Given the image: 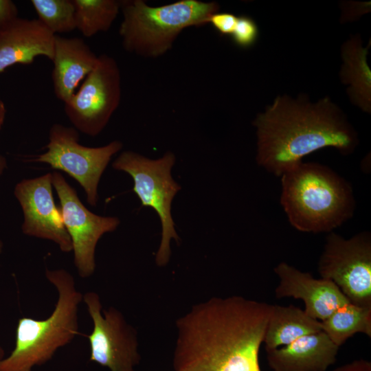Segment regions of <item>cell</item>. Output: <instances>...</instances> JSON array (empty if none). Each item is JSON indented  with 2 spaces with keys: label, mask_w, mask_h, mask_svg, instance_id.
Segmentation results:
<instances>
[{
  "label": "cell",
  "mask_w": 371,
  "mask_h": 371,
  "mask_svg": "<svg viewBox=\"0 0 371 371\" xmlns=\"http://www.w3.org/2000/svg\"><path fill=\"white\" fill-rule=\"evenodd\" d=\"M271 305L233 295L192 306L176 322L175 371H262Z\"/></svg>",
  "instance_id": "6da1fadb"
},
{
  "label": "cell",
  "mask_w": 371,
  "mask_h": 371,
  "mask_svg": "<svg viewBox=\"0 0 371 371\" xmlns=\"http://www.w3.org/2000/svg\"><path fill=\"white\" fill-rule=\"evenodd\" d=\"M253 125L257 164L277 177L319 149L332 147L348 155L359 144L357 132L329 97L313 102L303 94L278 95Z\"/></svg>",
  "instance_id": "7a4b0ae2"
},
{
  "label": "cell",
  "mask_w": 371,
  "mask_h": 371,
  "mask_svg": "<svg viewBox=\"0 0 371 371\" xmlns=\"http://www.w3.org/2000/svg\"><path fill=\"white\" fill-rule=\"evenodd\" d=\"M280 177V202L295 229L329 233L353 216L351 184L327 166L301 161Z\"/></svg>",
  "instance_id": "3957f363"
},
{
  "label": "cell",
  "mask_w": 371,
  "mask_h": 371,
  "mask_svg": "<svg viewBox=\"0 0 371 371\" xmlns=\"http://www.w3.org/2000/svg\"><path fill=\"white\" fill-rule=\"evenodd\" d=\"M45 276L58 293L54 311L44 319L23 317L16 328L14 348L0 360V371H32L50 360L78 334V307L82 294L71 273L46 269Z\"/></svg>",
  "instance_id": "277c9868"
},
{
  "label": "cell",
  "mask_w": 371,
  "mask_h": 371,
  "mask_svg": "<svg viewBox=\"0 0 371 371\" xmlns=\"http://www.w3.org/2000/svg\"><path fill=\"white\" fill-rule=\"evenodd\" d=\"M219 9L216 2L199 0H179L160 6H150L143 0L120 1L122 46L139 56L158 58L172 47L184 29L209 23Z\"/></svg>",
  "instance_id": "5b68a950"
},
{
  "label": "cell",
  "mask_w": 371,
  "mask_h": 371,
  "mask_svg": "<svg viewBox=\"0 0 371 371\" xmlns=\"http://www.w3.org/2000/svg\"><path fill=\"white\" fill-rule=\"evenodd\" d=\"M175 161V155L170 151L158 159H152L126 150L122 152L112 164L115 170L125 172L132 177L133 190L142 205L151 207L159 216L161 238L155 262L159 267H164L169 262L171 240L175 239L179 243L180 239L171 214L172 200L181 188L171 174Z\"/></svg>",
  "instance_id": "8992f818"
},
{
  "label": "cell",
  "mask_w": 371,
  "mask_h": 371,
  "mask_svg": "<svg viewBox=\"0 0 371 371\" xmlns=\"http://www.w3.org/2000/svg\"><path fill=\"white\" fill-rule=\"evenodd\" d=\"M320 277L334 282L348 300L371 308V234L361 232L346 239L328 233L317 263Z\"/></svg>",
  "instance_id": "52a82bcc"
},
{
  "label": "cell",
  "mask_w": 371,
  "mask_h": 371,
  "mask_svg": "<svg viewBox=\"0 0 371 371\" xmlns=\"http://www.w3.org/2000/svg\"><path fill=\"white\" fill-rule=\"evenodd\" d=\"M79 134L73 127L60 124L52 126L46 151L33 159L49 164L71 176L82 187L87 201L96 206L100 178L111 157L122 148V143L114 140L100 147H87L78 143Z\"/></svg>",
  "instance_id": "ba28073f"
},
{
  "label": "cell",
  "mask_w": 371,
  "mask_h": 371,
  "mask_svg": "<svg viewBox=\"0 0 371 371\" xmlns=\"http://www.w3.org/2000/svg\"><path fill=\"white\" fill-rule=\"evenodd\" d=\"M121 93L118 64L114 58L104 54L98 57L78 90L64 103V110L77 131L95 137L118 108Z\"/></svg>",
  "instance_id": "9c48e42d"
},
{
  "label": "cell",
  "mask_w": 371,
  "mask_h": 371,
  "mask_svg": "<svg viewBox=\"0 0 371 371\" xmlns=\"http://www.w3.org/2000/svg\"><path fill=\"white\" fill-rule=\"evenodd\" d=\"M82 300L93 322L89 360L111 371H134L140 359L135 330L116 308L102 310L95 292L86 293Z\"/></svg>",
  "instance_id": "30bf717a"
},
{
  "label": "cell",
  "mask_w": 371,
  "mask_h": 371,
  "mask_svg": "<svg viewBox=\"0 0 371 371\" xmlns=\"http://www.w3.org/2000/svg\"><path fill=\"white\" fill-rule=\"evenodd\" d=\"M52 183L60 200L63 223L71 240L75 267L80 276L88 278L95 269V252L98 240L105 233L115 231L120 221L117 217L102 216L89 211L59 172L52 173Z\"/></svg>",
  "instance_id": "8fae6325"
},
{
  "label": "cell",
  "mask_w": 371,
  "mask_h": 371,
  "mask_svg": "<svg viewBox=\"0 0 371 371\" xmlns=\"http://www.w3.org/2000/svg\"><path fill=\"white\" fill-rule=\"evenodd\" d=\"M52 173L19 182L14 194L23 214L24 234L54 242L63 252L72 251L71 238L63 223L60 210L55 205Z\"/></svg>",
  "instance_id": "7c38bea8"
},
{
  "label": "cell",
  "mask_w": 371,
  "mask_h": 371,
  "mask_svg": "<svg viewBox=\"0 0 371 371\" xmlns=\"http://www.w3.org/2000/svg\"><path fill=\"white\" fill-rule=\"evenodd\" d=\"M273 271L279 280L275 289L276 297L302 300L304 311L320 322L338 307L350 302L330 280L315 278L310 273L302 271L285 262H280Z\"/></svg>",
  "instance_id": "4fadbf2b"
},
{
  "label": "cell",
  "mask_w": 371,
  "mask_h": 371,
  "mask_svg": "<svg viewBox=\"0 0 371 371\" xmlns=\"http://www.w3.org/2000/svg\"><path fill=\"white\" fill-rule=\"evenodd\" d=\"M55 36L38 19L18 17L0 29V73L40 56L52 60Z\"/></svg>",
  "instance_id": "5bb4252c"
},
{
  "label": "cell",
  "mask_w": 371,
  "mask_h": 371,
  "mask_svg": "<svg viewBox=\"0 0 371 371\" xmlns=\"http://www.w3.org/2000/svg\"><path fill=\"white\" fill-rule=\"evenodd\" d=\"M339 348L322 330L266 350L267 360L273 371H326L336 362Z\"/></svg>",
  "instance_id": "9a60e30c"
},
{
  "label": "cell",
  "mask_w": 371,
  "mask_h": 371,
  "mask_svg": "<svg viewBox=\"0 0 371 371\" xmlns=\"http://www.w3.org/2000/svg\"><path fill=\"white\" fill-rule=\"evenodd\" d=\"M98 57L83 39L55 36L52 79L58 99L63 103L70 99L94 68Z\"/></svg>",
  "instance_id": "2e32d148"
},
{
  "label": "cell",
  "mask_w": 371,
  "mask_h": 371,
  "mask_svg": "<svg viewBox=\"0 0 371 371\" xmlns=\"http://www.w3.org/2000/svg\"><path fill=\"white\" fill-rule=\"evenodd\" d=\"M370 47V41L363 47L359 34L351 36L341 46L339 74L341 82L348 86L351 102L367 113L371 112V71L367 60Z\"/></svg>",
  "instance_id": "e0dca14e"
},
{
  "label": "cell",
  "mask_w": 371,
  "mask_h": 371,
  "mask_svg": "<svg viewBox=\"0 0 371 371\" xmlns=\"http://www.w3.org/2000/svg\"><path fill=\"white\" fill-rule=\"evenodd\" d=\"M320 331L321 322L309 316L304 310L293 304H271L263 344L266 350H273Z\"/></svg>",
  "instance_id": "ac0fdd59"
},
{
  "label": "cell",
  "mask_w": 371,
  "mask_h": 371,
  "mask_svg": "<svg viewBox=\"0 0 371 371\" xmlns=\"http://www.w3.org/2000/svg\"><path fill=\"white\" fill-rule=\"evenodd\" d=\"M321 324L322 330L338 347L357 333L371 337V308L348 302L335 309Z\"/></svg>",
  "instance_id": "d6986e66"
},
{
  "label": "cell",
  "mask_w": 371,
  "mask_h": 371,
  "mask_svg": "<svg viewBox=\"0 0 371 371\" xmlns=\"http://www.w3.org/2000/svg\"><path fill=\"white\" fill-rule=\"evenodd\" d=\"M76 29L85 37L108 31L120 12V1L73 0Z\"/></svg>",
  "instance_id": "ffe728a7"
},
{
  "label": "cell",
  "mask_w": 371,
  "mask_h": 371,
  "mask_svg": "<svg viewBox=\"0 0 371 371\" xmlns=\"http://www.w3.org/2000/svg\"><path fill=\"white\" fill-rule=\"evenodd\" d=\"M38 19L54 35L76 29L73 0H31Z\"/></svg>",
  "instance_id": "44dd1931"
},
{
  "label": "cell",
  "mask_w": 371,
  "mask_h": 371,
  "mask_svg": "<svg viewBox=\"0 0 371 371\" xmlns=\"http://www.w3.org/2000/svg\"><path fill=\"white\" fill-rule=\"evenodd\" d=\"M258 36V27L253 19L247 16H238L234 30L230 36L237 46L250 47L256 43Z\"/></svg>",
  "instance_id": "7402d4cb"
},
{
  "label": "cell",
  "mask_w": 371,
  "mask_h": 371,
  "mask_svg": "<svg viewBox=\"0 0 371 371\" xmlns=\"http://www.w3.org/2000/svg\"><path fill=\"white\" fill-rule=\"evenodd\" d=\"M238 16L229 12H216L209 19L215 30L221 35L231 36L236 25Z\"/></svg>",
  "instance_id": "603a6c76"
},
{
  "label": "cell",
  "mask_w": 371,
  "mask_h": 371,
  "mask_svg": "<svg viewBox=\"0 0 371 371\" xmlns=\"http://www.w3.org/2000/svg\"><path fill=\"white\" fill-rule=\"evenodd\" d=\"M341 21H353L370 12V2L346 1L341 3Z\"/></svg>",
  "instance_id": "cb8c5ba5"
},
{
  "label": "cell",
  "mask_w": 371,
  "mask_h": 371,
  "mask_svg": "<svg viewBox=\"0 0 371 371\" xmlns=\"http://www.w3.org/2000/svg\"><path fill=\"white\" fill-rule=\"evenodd\" d=\"M18 8L10 0H0V29L18 18Z\"/></svg>",
  "instance_id": "d4e9b609"
},
{
  "label": "cell",
  "mask_w": 371,
  "mask_h": 371,
  "mask_svg": "<svg viewBox=\"0 0 371 371\" xmlns=\"http://www.w3.org/2000/svg\"><path fill=\"white\" fill-rule=\"evenodd\" d=\"M333 371H371V363L364 359L356 360Z\"/></svg>",
  "instance_id": "484cf974"
},
{
  "label": "cell",
  "mask_w": 371,
  "mask_h": 371,
  "mask_svg": "<svg viewBox=\"0 0 371 371\" xmlns=\"http://www.w3.org/2000/svg\"><path fill=\"white\" fill-rule=\"evenodd\" d=\"M5 106L2 100H0V131L3 124L5 117Z\"/></svg>",
  "instance_id": "4316f807"
},
{
  "label": "cell",
  "mask_w": 371,
  "mask_h": 371,
  "mask_svg": "<svg viewBox=\"0 0 371 371\" xmlns=\"http://www.w3.org/2000/svg\"><path fill=\"white\" fill-rule=\"evenodd\" d=\"M7 167V161L4 156L0 155V176Z\"/></svg>",
  "instance_id": "83f0119b"
},
{
  "label": "cell",
  "mask_w": 371,
  "mask_h": 371,
  "mask_svg": "<svg viewBox=\"0 0 371 371\" xmlns=\"http://www.w3.org/2000/svg\"><path fill=\"white\" fill-rule=\"evenodd\" d=\"M5 357V351L3 347L0 345V360Z\"/></svg>",
  "instance_id": "f1b7e54d"
},
{
  "label": "cell",
  "mask_w": 371,
  "mask_h": 371,
  "mask_svg": "<svg viewBox=\"0 0 371 371\" xmlns=\"http://www.w3.org/2000/svg\"><path fill=\"white\" fill-rule=\"evenodd\" d=\"M3 242L0 240V254L2 253V251H3Z\"/></svg>",
  "instance_id": "f546056e"
}]
</instances>
